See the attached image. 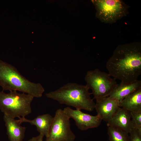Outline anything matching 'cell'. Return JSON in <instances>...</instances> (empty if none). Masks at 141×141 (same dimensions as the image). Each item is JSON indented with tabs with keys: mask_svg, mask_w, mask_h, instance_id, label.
Wrapping results in <instances>:
<instances>
[{
	"mask_svg": "<svg viewBox=\"0 0 141 141\" xmlns=\"http://www.w3.org/2000/svg\"><path fill=\"white\" fill-rule=\"evenodd\" d=\"M108 74L121 82L137 80L141 74V45L133 43L118 46L106 64Z\"/></svg>",
	"mask_w": 141,
	"mask_h": 141,
	"instance_id": "cell-1",
	"label": "cell"
},
{
	"mask_svg": "<svg viewBox=\"0 0 141 141\" xmlns=\"http://www.w3.org/2000/svg\"><path fill=\"white\" fill-rule=\"evenodd\" d=\"M89 89L86 85L69 83L45 95L47 97L60 104L91 111L95 108V103L91 98L92 93L89 92Z\"/></svg>",
	"mask_w": 141,
	"mask_h": 141,
	"instance_id": "cell-2",
	"label": "cell"
},
{
	"mask_svg": "<svg viewBox=\"0 0 141 141\" xmlns=\"http://www.w3.org/2000/svg\"><path fill=\"white\" fill-rule=\"evenodd\" d=\"M0 86L3 91H19L34 97H41L44 89L40 83H35L22 76L14 67L0 60Z\"/></svg>",
	"mask_w": 141,
	"mask_h": 141,
	"instance_id": "cell-3",
	"label": "cell"
},
{
	"mask_svg": "<svg viewBox=\"0 0 141 141\" xmlns=\"http://www.w3.org/2000/svg\"><path fill=\"white\" fill-rule=\"evenodd\" d=\"M34 97L29 94L19 93L17 91L6 93L0 91V109L11 117H25L32 113L31 104Z\"/></svg>",
	"mask_w": 141,
	"mask_h": 141,
	"instance_id": "cell-4",
	"label": "cell"
},
{
	"mask_svg": "<svg viewBox=\"0 0 141 141\" xmlns=\"http://www.w3.org/2000/svg\"><path fill=\"white\" fill-rule=\"evenodd\" d=\"M85 80L96 100L108 97L118 85L108 73L98 68L88 71Z\"/></svg>",
	"mask_w": 141,
	"mask_h": 141,
	"instance_id": "cell-5",
	"label": "cell"
},
{
	"mask_svg": "<svg viewBox=\"0 0 141 141\" xmlns=\"http://www.w3.org/2000/svg\"><path fill=\"white\" fill-rule=\"evenodd\" d=\"M93 2L97 17L104 23L115 22L127 14V6L121 1L96 0Z\"/></svg>",
	"mask_w": 141,
	"mask_h": 141,
	"instance_id": "cell-6",
	"label": "cell"
},
{
	"mask_svg": "<svg viewBox=\"0 0 141 141\" xmlns=\"http://www.w3.org/2000/svg\"><path fill=\"white\" fill-rule=\"evenodd\" d=\"M69 119L63 110H57L45 141H74L76 136L70 129Z\"/></svg>",
	"mask_w": 141,
	"mask_h": 141,
	"instance_id": "cell-7",
	"label": "cell"
},
{
	"mask_svg": "<svg viewBox=\"0 0 141 141\" xmlns=\"http://www.w3.org/2000/svg\"><path fill=\"white\" fill-rule=\"evenodd\" d=\"M63 110L70 119L72 118L74 120L78 128L81 131L97 127L100 125L102 120L98 115L93 116L85 113L80 110L73 109L67 107Z\"/></svg>",
	"mask_w": 141,
	"mask_h": 141,
	"instance_id": "cell-8",
	"label": "cell"
},
{
	"mask_svg": "<svg viewBox=\"0 0 141 141\" xmlns=\"http://www.w3.org/2000/svg\"><path fill=\"white\" fill-rule=\"evenodd\" d=\"M120 102L117 100L107 97L96 100L95 108L102 120L107 122L119 108Z\"/></svg>",
	"mask_w": 141,
	"mask_h": 141,
	"instance_id": "cell-9",
	"label": "cell"
},
{
	"mask_svg": "<svg viewBox=\"0 0 141 141\" xmlns=\"http://www.w3.org/2000/svg\"><path fill=\"white\" fill-rule=\"evenodd\" d=\"M107 125L108 127H115L129 134L133 127L130 112L119 107L113 116L107 122Z\"/></svg>",
	"mask_w": 141,
	"mask_h": 141,
	"instance_id": "cell-10",
	"label": "cell"
},
{
	"mask_svg": "<svg viewBox=\"0 0 141 141\" xmlns=\"http://www.w3.org/2000/svg\"><path fill=\"white\" fill-rule=\"evenodd\" d=\"M3 119L9 141H23L26 128L21 125L18 120L4 114Z\"/></svg>",
	"mask_w": 141,
	"mask_h": 141,
	"instance_id": "cell-11",
	"label": "cell"
},
{
	"mask_svg": "<svg viewBox=\"0 0 141 141\" xmlns=\"http://www.w3.org/2000/svg\"><path fill=\"white\" fill-rule=\"evenodd\" d=\"M141 89V81L137 80L130 83L121 82L108 96L119 102L127 96Z\"/></svg>",
	"mask_w": 141,
	"mask_h": 141,
	"instance_id": "cell-12",
	"label": "cell"
},
{
	"mask_svg": "<svg viewBox=\"0 0 141 141\" xmlns=\"http://www.w3.org/2000/svg\"><path fill=\"white\" fill-rule=\"evenodd\" d=\"M53 118L47 114L39 115L32 120L27 119L25 117L19 118L18 120L21 123L27 122L35 125L40 134H43L46 138L48 136Z\"/></svg>",
	"mask_w": 141,
	"mask_h": 141,
	"instance_id": "cell-13",
	"label": "cell"
},
{
	"mask_svg": "<svg viewBox=\"0 0 141 141\" xmlns=\"http://www.w3.org/2000/svg\"><path fill=\"white\" fill-rule=\"evenodd\" d=\"M119 105L130 112L141 110V89L125 98Z\"/></svg>",
	"mask_w": 141,
	"mask_h": 141,
	"instance_id": "cell-14",
	"label": "cell"
},
{
	"mask_svg": "<svg viewBox=\"0 0 141 141\" xmlns=\"http://www.w3.org/2000/svg\"><path fill=\"white\" fill-rule=\"evenodd\" d=\"M107 133L110 141H130L129 133L117 128L108 127Z\"/></svg>",
	"mask_w": 141,
	"mask_h": 141,
	"instance_id": "cell-15",
	"label": "cell"
},
{
	"mask_svg": "<svg viewBox=\"0 0 141 141\" xmlns=\"http://www.w3.org/2000/svg\"><path fill=\"white\" fill-rule=\"evenodd\" d=\"M133 126L141 132V110L130 112Z\"/></svg>",
	"mask_w": 141,
	"mask_h": 141,
	"instance_id": "cell-16",
	"label": "cell"
},
{
	"mask_svg": "<svg viewBox=\"0 0 141 141\" xmlns=\"http://www.w3.org/2000/svg\"><path fill=\"white\" fill-rule=\"evenodd\" d=\"M129 134L130 141H141V132L133 126Z\"/></svg>",
	"mask_w": 141,
	"mask_h": 141,
	"instance_id": "cell-17",
	"label": "cell"
},
{
	"mask_svg": "<svg viewBox=\"0 0 141 141\" xmlns=\"http://www.w3.org/2000/svg\"><path fill=\"white\" fill-rule=\"evenodd\" d=\"M44 137L43 134H39L36 137H32L27 141H43Z\"/></svg>",
	"mask_w": 141,
	"mask_h": 141,
	"instance_id": "cell-18",
	"label": "cell"
}]
</instances>
